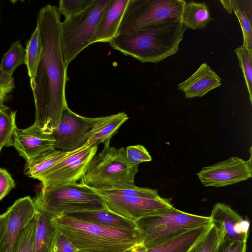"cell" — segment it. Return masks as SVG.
<instances>
[{"label":"cell","instance_id":"cell-8","mask_svg":"<svg viewBox=\"0 0 252 252\" xmlns=\"http://www.w3.org/2000/svg\"><path fill=\"white\" fill-rule=\"evenodd\" d=\"M186 1L183 0H129L117 35L132 32L169 18L181 20Z\"/></svg>","mask_w":252,"mask_h":252},{"label":"cell","instance_id":"cell-31","mask_svg":"<svg viewBox=\"0 0 252 252\" xmlns=\"http://www.w3.org/2000/svg\"><path fill=\"white\" fill-rule=\"evenodd\" d=\"M218 246L217 230L212 224L208 232L188 252H216Z\"/></svg>","mask_w":252,"mask_h":252},{"label":"cell","instance_id":"cell-24","mask_svg":"<svg viewBox=\"0 0 252 252\" xmlns=\"http://www.w3.org/2000/svg\"><path fill=\"white\" fill-rule=\"evenodd\" d=\"M36 209L34 238L35 252H48L50 238L54 230L51 222L52 218L41 211Z\"/></svg>","mask_w":252,"mask_h":252},{"label":"cell","instance_id":"cell-29","mask_svg":"<svg viewBox=\"0 0 252 252\" xmlns=\"http://www.w3.org/2000/svg\"><path fill=\"white\" fill-rule=\"evenodd\" d=\"M239 60L247 87L251 103L252 102V50L242 45L234 50Z\"/></svg>","mask_w":252,"mask_h":252},{"label":"cell","instance_id":"cell-30","mask_svg":"<svg viewBox=\"0 0 252 252\" xmlns=\"http://www.w3.org/2000/svg\"><path fill=\"white\" fill-rule=\"evenodd\" d=\"M35 225V215L21 232L14 252H35L34 238Z\"/></svg>","mask_w":252,"mask_h":252},{"label":"cell","instance_id":"cell-27","mask_svg":"<svg viewBox=\"0 0 252 252\" xmlns=\"http://www.w3.org/2000/svg\"><path fill=\"white\" fill-rule=\"evenodd\" d=\"M6 106L0 107V152L4 147L12 146L13 136L15 129L16 111L7 112Z\"/></svg>","mask_w":252,"mask_h":252},{"label":"cell","instance_id":"cell-20","mask_svg":"<svg viewBox=\"0 0 252 252\" xmlns=\"http://www.w3.org/2000/svg\"><path fill=\"white\" fill-rule=\"evenodd\" d=\"M228 13L233 11L241 28L245 48L252 50V1L251 0H220Z\"/></svg>","mask_w":252,"mask_h":252},{"label":"cell","instance_id":"cell-13","mask_svg":"<svg viewBox=\"0 0 252 252\" xmlns=\"http://www.w3.org/2000/svg\"><path fill=\"white\" fill-rule=\"evenodd\" d=\"M36 211L34 201L29 196L19 198L8 208L0 252H14L21 232L34 217Z\"/></svg>","mask_w":252,"mask_h":252},{"label":"cell","instance_id":"cell-7","mask_svg":"<svg viewBox=\"0 0 252 252\" xmlns=\"http://www.w3.org/2000/svg\"><path fill=\"white\" fill-rule=\"evenodd\" d=\"M110 0H94L81 12L65 18L60 24L61 41L65 65L90 45L102 14Z\"/></svg>","mask_w":252,"mask_h":252},{"label":"cell","instance_id":"cell-37","mask_svg":"<svg viewBox=\"0 0 252 252\" xmlns=\"http://www.w3.org/2000/svg\"><path fill=\"white\" fill-rule=\"evenodd\" d=\"M15 187L10 174L5 169L0 168V201Z\"/></svg>","mask_w":252,"mask_h":252},{"label":"cell","instance_id":"cell-4","mask_svg":"<svg viewBox=\"0 0 252 252\" xmlns=\"http://www.w3.org/2000/svg\"><path fill=\"white\" fill-rule=\"evenodd\" d=\"M33 200L36 209L51 218L77 211H108L101 196L82 179L80 183L42 186Z\"/></svg>","mask_w":252,"mask_h":252},{"label":"cell","instance_id":"cell-21","mask_svg":"<svg viewBox=\"0 0 252 252\" xmlns=\"http://www.w3.org/2000/svg\"><path fill=\"white\" fill-rule=\"evenodd\" d=\"M211 224L189 230L154 248L145 250L143 252H188L208 232Z\"/></svg>","mask_w":252,"mask_h":252},{"label":"cell","instance_id":"cell-11","mask_svg":"<svg viewBox=\"0 0 252 252\" xmlns=\"http://www.w3.org/2000/svg\"><path fill=\"white\" fill-rule=\"evenodd\" d=\"M108 211L133 220L162 214L174 207L168 198L100 195Z\"/></svg>","mask_w":252,"mask_h":252},{"label":"cell","instance_id":"cell-26","mask_svg":"<svg viewBox=\"0 0 252 252\" xmlns=\"http://www.w3.org/2000/svg\"><path fill=\"white\" fill-rule=\"evenodd\" d=\"M25 49V64L27 66L28 75L31 80L35 75L42 50L40 33L37 27L28 41Z\"/></svg>","mask_w":252,"mask_h":252},{"label":"cell","instance_id":"cell-17","mask_svg":"<svg viewBox=\"0 0 252 252\" xmlns=\"http://www.w3.org/2000/svg\"><path fill=\"white\" fill-rule=\"evenodd\" d=\"M221 85L220 78L206 63H203L178 88L184 93L186 98H192L202 97Z\"/></svg>","mask_w":252,"mask_h":252},{"label":"cell","instance_id":"cell-1","mask_svg":"<svg viewBox=\"0 0 252 252\" xmlns=\"http://www.w3.org/2000/svg\"><path fill=\"white\" fill-rule=\"evenodd\" d=\"M61 23L57 6L48 4L40 9L36 27L42 50L35 75L30 80L35 108L34 123L51 134L68 106L65 97L67 66L62 52Z\"/></svg>","mask_w":252,"mask_h":252},{"label":"cell","instance_id":"cell-9","mask_svg":"<svg viewBox=\"0 0 252 252\" xmlns=\"http://www.w3.org/2000/svg\"><path fill=\"white\" fill-rule=\"evenodd\" d=\"M97 151V146H89L85 144L81 148L70 152L36 179L45 187L77 183L83 178Z\"/></svg>","mask_w":252,"mask_h":252},{"label":"cell","instance_id":"cell-12","mask_svg":"<svg viewBox=\"0 0 252 252\" xmlns=\"http://www.w3.org/2000/svg\"><path fill=\"white\" fill-rule=\"evenodd\" d=\"M236 157L204 167L197 173L205 187H222L247 180L252 176V162Z\"/></svg>","mask_w":252,"mask_h":252},{"label":"cell","instance_id":"cell-10","mask_svg":"<svg viewBox=\"0 0 252 252\" xmlns=\"http://www.w3.org/2000/svg\"><path fill=\"white\" fill-rule=\"evenodd\" d=\"M97 120L80 116L66 107L58 126L51 133L55 140V149L71 152L84 146Z\"/></svg>","mask_w":252,"mask_h":252},{"label":"cell","instance_id":"cell-38","mask_svg":"<svg viewBox=\"0 0 252 252\" xmlns=\"http://www.w3.org/2000/svg\"><path fill=\"white\" fill-rule=\"evenodd\" d=\"M5 219L6 213L5 212L4 213L0 215V242L2 236Z\"/></svg>","mask_w":252,"mask_h":252},{"label":"cell","instance_id":"cell-28","mask_svg":"<svg viewBox=\"0 0 252 252\" xmlns=\"http://www.w3.org/2000/svg\"><path fill=\"white\" fill-rule=\"evenodd\" d=\"M92 189L99 195L139 196L150 198H158L160 197L158 191L157 189L138 187L136 186L129 188L107 189H97L93 188Z\"/></svg>","mask_w":252,"mask_h":252},{"label":"cell","instance_id":"cell-3","mask_svg":"<svg viewBox=\"0 0 252 252\" xmlns=\"http://www.w3.org/2000/svg\"><path fill=\"white\" fill-rule=\"evenodd\" d=\"M51 222L81 252H128L143 239L139 229L108 227L66 215L52 218Z\"/></svg>","mask_w":252,"mask_h":252},{"label":"cell","instance_id":"cell-23","mask_svg":"<svg viewBox=\"0 0 252 252\" xmlns=\"http://www.w3.org/2000/svg\"><path fill=\"white\" fill-rule=\"evenodd\" d=\"M70 152L56 149L49 151L30 161L26 162L24 173L29 177L36 179L39 175L68 155Z\"/></svg>","mask_w":252,"mask_h":252},{"label":"cell","instance_id":"cell-25","mask_svg":"<svg viewBox=\"0 0 252 252\" xmlns=\"http://www.w3.org/2000/svg\"><path fill=\"white\" fill-rule=\"evenodd\" d=\"M25 49L20 41L14 42L3 55L0 63V71L5 76L12 77L15 69L25 63Z\"/></svg>","mask_w":252,"mask_h":252},{"label":"cell","instance_id":"cell-19","mask_svg":"<svg viewBox=\"0 0 252 252\" xmlns=\"http://www.w3.org/2000/svg\"><path fill=\"white\" fill-rule=\"evenodd\" d=\"M67 216L102 226L123 230L138 229L135 220L108 211L87 210L69 213Z\"/></svg>","mask_w":252,"mask_h":252},{"label":"cell","instance_id":"cell-36","mask_svg":"<svg viewBox=\"0 0 252 252\" xmlns=\"http://www.w3.org/2000/svg\"><path fill=\"white\" fill-rule=\"evenodd\" d=\"M247 241L224 240L218 244L216 252H246Z\"/></svg>","mask_w":252,"mask_h":252},{"label":"cell","instance_id":"cell-18","mask_svg":"<svg viewBox=\"0 0 252 252\" xmlns=\"http://www.w3.org/2000/svg\"><path fill=\"white\" fill-rule=\"evenodd\" d=\"M128 119L124 112L98 117L97 121L91 131L86 145L95 147L100 144L110 143L112 136Z\"/></svg>","mask_w":252,"mask_h":252},{"label":"cell","instance_id":"cell-32","mask_svg":"<svg viewBox=\"0 0 252 252\" xmlns=\"http://www.w3.org/2000/svg\"><path fill=\"white\" fill-rule=\"evenodd\" d=\"M78 252V249L66 236L54 228L49 244L48 252Z\"/></svg>","mask_w":252,"mask_h":252},{"label":"cell","instance_id":"cell-40","mask_svg":"<svg viewBox=\"0 0 252 252\" xmlns=\"http://www.w3.org/2000/svg\"></svg>","mask_w":252,"mask_h":252},{"label":"cell","instance_id":"cell-15","mask_svg":"<svg viewBox=\"0 0 252 252\" xmlns=\"http://www.w3.org/2000/svg\"><path fill=\"white\" fill-rule=\"evenodd\" d=\"M12 146L27 162L55 149V140L52 134L44 132L34 123L26 128L15 129Z\"/></svg>","mask_w":252,"mask_h":252},{"label":"cell","instance_id":"cell-39","mask_svg":"<svg viewBox=\"0 0 252 252\" xmlns=\"http://www.w3.org/2000/svg\"><path fill=\"white\" fill-rule=\"evenodd\" d=\"M145 250V249L143 247L142 244H141L134 247L128 252H143Z\"/></svg>","mask_w":252,"mask_h":252},{"label":"cell","instance_id":"cell-22","mask_svg":"<svg viewBox=\"0 0 252 252\" xmlns=\"http://www.w3.org/2000/svg\"><path fill=\"white\" fill-rule=\"evenodd\" d=\"M213 20L210 8L205 2L190 1L185 3L181 21L185 28L204 29Z\"/></svg>","mask_w":252,"mask_h":252},{"label":"cell","instance_id":"cell-35","mask_svg":"<svg viewBox=\"0 0 252 252\" xmlns=\"http://www.w3.org/2000/svg\"><path fill=\"white\" fill-rule=\"evenodd\" d=\"M15 87L12 77L4 75L0 71V107H5V102Z\"/></svg>","mask_w":252,"mask_h":252},{"label":"cell","instance_id":"cell-16","mask_svg":"<svg viewBox=\"0 0 252 252\" xmlns=\"http://www.w3.org/2000/svg\"><path fill=\"white\" fill-rule=\"evenodd\" d=\"M129 0H110L98 22L90 44L109 42L117 34Z\"/></svg>","mask_w":252,"mask_h":252},{"label":"cell","instance_id":"cell-5","mask_svg":"<svg viewBox=\"0 0 252 252\" xmlns=\"http://www.w3.org/2000/svg\"><path fill=\"white\" fill-rule=\"evenodd\" d=\"M138 166L128 160L126 148L117 149L107 143L92 158L82 179L97 189L133 187Z\"/></svg>","mask_w":252,"mask_h":252},{"label":"cell","instance_id":"cell-6","mask_svg":"<svg viewBox=\"0 0 252 252\" xmlns=\"http://www.w3.org/2000/svg\"><path fill=\"white\" fill-rule=\"evenodd\" d=\"M142 233L145 250L154 248L189 230L211 224L210 217L186 213L175 208L135 220Z\"/></svg>","mask_w":252,"mask_h":252},{"label":"cell","instance_id":"cell-34","mask_svg":"<svg viewBox=\"0 0 252 252\" xmlns=\"http://www.w3.org/2000/svg\"><path fill=\"white\" fill-rule=\"evenodd\" d=\"M126 156L128 160L133 164H139L143 162L150 161L152 158L143 145L138 144L126 148Z\"/></svg>","mask_w":252,"mask_h":252},{"label":"cell","instance_id":"cell-33","mask_svg":"<svg viewBox=\"0 0 252 252\" xmlns=\"http://www.w3.org/2000/svg\"><path fill=\"white\" fill-rule=\"evenodd\" d=\"M94 0H61L58 10L65 18L78 14L92 4Z\"/></svg>","mask_w":252,"mask_h":252},{"label":"cell","instance_id":"cell-14","mask_svg":"<svg viewBox=\"0 0 252 252\" xmlns=\"http://www.w3.org/2000/svg\"><path fill=\"white\" fill-rule=\"evenodd\" d=\"M210 218L217 230L218 244L224 240L247 241L249 220L243 218L229 205L216 203Z\"/></svg>","mask_w":252,"mask_h":252},{"label":"cell","instance_id":"cell-2","mask_svg":"<svg viewBox=\"0 0 252 252\" xmlns=\"http://www.w3.org/2000/svg\"><path fill=\"white\" fill-rule=\"evenodd\" d=\"M186 30L181 20L169 18L117 35L109 43L112 48L142 63H158L177 52Z\"/></svg>","mask_w":252,"mask_h":252}]
</instances>
